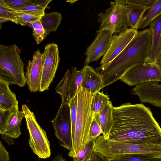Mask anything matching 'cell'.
I'll return each mask as SVG.
<instances>
[{
  "instance_id": "obj_1",
  "label": "cell",
  "mask_w": 161,
  "mask_h": 161,
  "mask_svg": "<svg viewBox=\"0 0 161 161\" xmlns=\"http://www.w3.org/2000/svg\"><path fill=\"white\" fill-rule=\"evenodd\" d=\"M114 124L108 140L146 144H161V128L149 108L126 103L113 107Z\"/></svg>"
},
{
  "instance_id": "obj_2",
  "label": "cell",
  "mask_w": 161,
  "mask_h": 161,
  "mask_svg": "<svg viewBox=\"0 0 161 161\" xmlns=\"http://www.w3.org/2000/svg\"><path fill=\"white\" fill-rule=\"evenodd\" d=\"M152 33L146 29L138 32L123 51L108 65L95 70L102 76L103 88L120 79L134 66L149 62Z\"/></svg>"
},
{
  "instance_id": "obj_3",
  "label": "cell",
  "mask_w": 161,
  "mask_h": 161,
  "mask_svg": "<svg viewBox=\"0 0 161 161\" xmlns=\"http://www.w3.org/2000/svg\"><path fill=\"white\" fill-rule=\"evenodd\" d=\"M94 93L80 86L77 92V112L74 136L68 156L75 158L78 153L90 142L89 132L93 120L91 106Z\"/></svg>"
},
{
  "instance_id": "obj_4",
  "label": "cell",
  "mask_w": 161,
  "mask_h": 161,
  "mask_svg": "<svg viewBox=\"0 0 161 161\" xmlns=\"http://www.w3.org/2000/svg\"><path fill=\"white\" fill-rule=\"evenodd\" d=\"M21 49L16 44L0 45V80L24 87L26 84Z\"/></svg>"
},
{
  "instance_id": "obj_5",
  "label": "cell",
  "mask_w": 161,
  "mask_h": 161,
  "mask_svg": "<svg viewBox=\"0 0 161 161\" xmlns=\"http://www.w3.org/2000/svg\"><path fill=\"white\" fill-rule=\"evenodd\" d=\"M110 6L104 12L98 14V22L100 24L98 33L103 30H108L114 34L126 31L129 24L125 7L121 0L110 2Z\"/></svg>"
},
{
  "instance_id": "obj_6",
  "label": "cell",
  "mask_w": 161,
  "mask_h": 161,
  "mask_svg": "<svg viewBox=\"0 0 161 161\" xmlns=\"http://www.w3.org/2000/svg\"><path fill=\"white\" fill-rule=\"evenodd\" d=\"M21 110L25 115L30 136L29 145L31 149L39 158L49 157L51 154L50 145L45 131L39 125L34 113L28 107L23 105Z\"/></svg>"
},
{
  "instance_id": "obj_7",
  "label": "cell",
  "mask_w": 161,
  "mask_h": 161,
  "mask_svg": "<svg viewBox=\"0 0 161 161\" xmlns=\"http://www.w3.org/2000/svg\"><path fill=\"white\" fill-rule=\"evenodd\" d=\"M120 79L129 86L161 81V68L154 62L140 64L129 70Z\"/></svg>"
},
{
  "instance_id": "obj_8",
  "label": "cell",
  "mask_w": 161,
  "mask_h": 161,
  "mask_svg": "<svg viewBox=\"0 0 161 161\" xmlns=\"http://www.w3.org/2000/svg\"><path fill=\"white\" fill-rule=\"evenodd\" d=\"M42 58V71L39 91L40 92L48 90L55 77L60 59L57 45L52 42L45 45Z\"/></svg>"
},
{
  "instance_id": "obj_9",
  "label": "cell",
  "mask_w": 161,
  "mask_h": 161,
  "mask_svg": "<svg viewBox=\"0 0 161 161\" xmlns=\"http://www.w3.org/2000/svg\"><path fill=\"white\" fill-rule=\"evenodd\" d=\"M60 145L70 151L72 147L71 122L69 104L60 105L55 118L51 121Z\"/></svg>"
},
{
  "instance_id": "obj_10",
  "label": "cell",
  "mask_w": 161,
  "mask_h": 161,
  "mask_svg": "<svg viewBox=\"0 0 161 161\" xmlns=\"http://www.w3.org/2000/svg\"><path fill=\"white\" fill-rule=\"evenodd\" d=\"M84 73L83 68L78 70L75 67L71 68V72L68 69L64 76L55 88V92L60 96L61 105L68 104L76 94L80 86Z\"/></svg>"
},
{
  "instance_id": "obj_11",
  "label": "cell",
  "mask_w": 161,
  "mask_h": 161,
  "mask_svg": "<svg viewBox=\"0 0 161 161\" xmlns=\"http://www.w3.org/2000/svg\"><path fill=\"white\" fill-rule=\"evenodd\" d=\"M138 31L131 28L113 35L109 48L103 57L100 67H104L110 63L125 48Z\"/></svg>"
},
{
  "instance_id": "obj_12",
  "label": "cell",
  "mask_w": 161,
  "mask_h": 161,
  "mask_svg": "<svg viewBox=\"0 0 161 161\" xmlns=\"http://www.w3.org/2000/svg\"><path fill=\"white\" fill-rule=\"evenodd\" d=\"M114 33L108 30L102 31L98 33L84 53L86 56L85 65L97 61L108 50Z\"/></svg>"
},
{
  "instance_id": "obj_13",
  "label": "cell",
  "mask_w": 161,
  "mask_h": 161,
  "mask_svg": "<svg viewBox=\"0 0 161 161\" xmlns=\"http://www.w3.org/2000/svg\"><path fill=\"white\" fill-rule=\"evenodd\" d=\"M131 93L137 95L141 103H147L161 108V84L157 82H150L136 86Z\"/></svg>"
},
{
  "instance_id": "obj_14",
  "label": "cell",
  "mask_w": 161,
  "mask_h": 161,
  "mask_svg": "<svg viewBox=\"0 0 161 161\" xmlns=\"http://www.w3.org/2000/svg\"><path fill=\"white\" fill-rule=\"evenodd\" d=\"M42 71V54L39 50L34 52L29 60L25 72L26 83L31 92L39 91Z\"/></svg>"
},
{
  "instance_id": "obj_15",
  "label": "cell",
  "mask_w": 161,
  "mask_h": 161,
  "mask_svg": "<svg viewBox=\"0 0 161 161\" xmlns=\"http://www.w3.org/2000/svg\"><path fill=\"white\" fill-rule=\"evenodd\" d=\"M83 68L81 87L91 90L94 93L104 88L102 77L94 69L88 65H85Z\"/></svg>"
},
{
  "instance_id": "obj_16",
  "label": "cell",
  "mask_w": 161,
  "mask_h": 161,
  "mask_svg": "<svg viewBox=\"0 0 161 161\" xmlns=\"http://www.w3.org/2000/svg\"><path fill=\"white\" fill-rule=\"evenodd\" d=\"M125 6L130 28L137 30L143 16L149 8L134 2L133 0H121Z\"/></svg>"
},
{
  "instance_id": "obj_17",
  "label": "cell",
  "mask_w": 161,
  "mask_h": 161,
  "mask_svg": "<svg viewBox=\"0 0 161 161\" xmlns=\"http://www.w3.org/2000/svg\"><path fill=\"white\" fill-rule=\"evenodd\" d=\"M24 118H25V114L22 110L19 111L18 106L13 108L10 111L3 134L13 138H18L21 133L20 126Z\"/></svg>"
},
{
  "instance_id": "obj_18",
  "label": "cell",
  "mask_w": 161,
  "mask_h": 161,
  "mask_svg": "<svg viewBox=\"0 0 161 161\" xmlns=\"http://www.w3.org/2000/svg\"><path fill=\"white\" fill-rule=\"evenodd\" d=\"M150 28L152 33V40L149 62L153 63L161 48V14L153 20Z\"/></svg>"
},
{
  "instance_id": "obj_19",
  "label": "cell",
  "mask_w": 161,
  "mask_h": 161,
  "mask_svg": "<svg viewBox=\"0 0 161 161\" xmlns=\"http://www.w3.org/2000/svg\"><path fill=\"white\" fill-rule=\"evenodd\" d=\"M113 107L111 101L109 100L98 114L99 124L101 129L103 136L106 140L109 139L110 133L113 125Z\"/></svg>"
},
{
  "instance_id": "obj_20",
  "label": "cell",
  "mask_w": 161,
  "mask_h": 161,
  "mask_svg": "<svg viewBox=\"0 0 161 161\" xmlns=\"http://www.w3.org/2000/svg\"><path fill=\"white\" fill-rule=\"evenodd\" d=\"M9 85L0 80V111H10L18 106L15 94L10 90Z\"/></svg>"
},
{
  "instance_id": "obj_21",
  "label": "cell",
  "mask_w": 161,
  "mask_h": 161,
  "mask_svg": "<svg viewBox=\"0 0 161 161\" xmlns=\"http://www.w3.org/2000/svg\"><path fill=\"white\" fill-rule=\"evenodd\" d=\"M60 13L53 12L45 13L42 16L40 21L46 32L48 35L52 31H56L62 19Z\"/></svg>"
},
{
  "instance_id": "obj_22",
  "label": "cell",
  "mask_w": 161,
  "mask_h": 161,
  "mask_svg": "<svg viewBox=\"0 0 161 161\" xmlns=\"http://www.w3.org/2000/svg\"><path fill=\"white\" fill-rule=\"evenodd\" d=\"M161 14V0H157L154 5L144 14L138 27L142 29L150 25L153 20Z\"/></svg>"
},
{
  "instance_id": "obj_23",
  "label": "cell",
  "mask_w": 161,
  "mask_h": 161,
  "mask_svg": "<svg viewBox=\"0 0 161 161\" xmlns=\"http://www.w3.org/2000/svg\"><path fill=\"white\" fill-rule=\"evenodd\" d=\"M109 99L108 95L105 94L103 92H97L94 94L91 106L93 118L103 108Z\"/></svg>"
},
{
  "instance_id": "obj_24",
  "label": "cell",
  "mask_w": 161,
  "mask_h": 161,
  "mask_svg": "<svg viewBox=\"0 0 161 161\" xmlns=\"http://www.w3.org/2000/svg\"><path fill=\"white\" fill-rule=\"evenodd\" d=\"M107 161H161V158H155L139 154H128L107 158Z\"/></svg>"
},
{
  "instance_id": "obj_25",
  "label": "cell",
  "mask_w": 161,
  "mask_h": 161,
  "mask_svg": "<svg viewBox=\"0 0 161 161\" xmlns=\"http://www.w3.org/2000/svg\"><path fill=\"white\" fill-rule=\"evenodd\" d=\"M96 139L90 141L86 146L80 150L74 161H89L92 157L94 152Z\"/></svg>"
},
{
  "instance_id": "obj_26",
  "label": "cell",
  "mask_w": 161,
  "mask_h": 161,
  "mask_svg": "<svg viewBox=\"0 0 161 161\" xmlns=\"http://www.w3.org/2000/svg\"><path fill=\"white\" fill-rule=\"evenodd\" d=\"M33 28L32 35L37 44L40 43L48 34L42 26L40 19L31 22Z\"/></svg>"
},
{
  "instance_id": "obj_27",
  "label": "cell",
  "mask_w": 161,
  "mask_h": 161,
  "mask_svg": "<svg viewBox=\"0 0 161 161\" xmlns=\"http://www.w3.org/2000/svg\"><path fill=\"white\" fill-rule=\"evenodd\" d=\"M78 98L77 93L70 101L68 104L69 106L71 122L72 141L75 134L77 112Z\"/></svg>"
},
{
  "instance_id": "obj_28",
  "label": "cell",
  "mask_w": 161,
  "mask_h": 161,
  "mask_svg": "<svg viewBox=\"0 0 161 161\" xmlns=\"http://www.w3.org/2000/svg\"><path fill=\"white\" fill-rule=\"evenodd\" d=\"M12 13L16 17L18 24L22 26H24L25 22H32L40 20L41 17L15 11H13Z\"/></svg>"
},
{
  "instance_id": "obj_29",
  "label": "cell",
  "mask_w": 161,
  "mask_h": 161,
  "mask_svg": "<svg viewBox=\"0 0 161 161\" xmlns=\"http://www.w3.org/2000/svg\"><path fill=\"white\" fill-rule=\"evenodd\" d=\"M14 11L4 3L3 0H0V18L5 19L18 24L16 19L12 13Z\"/></svg>"
},
{
  "instance_id": "obj_30",
  "label": "cell",
  "mask_w": 161,
  "mask_h": 161,
  "mask_svg": "<svg viewBox=\"0 0 161 161\" xmlns=\"http://www.w3.org/2000/svg\"><path fill=\"white\" fill-rule=\"evenodd\" d=\"M6 5L11 9L16 11L19 8L35 5L32 0H3Z\"/></svg>"
},
{
  "instance_id": "obj_31",
  "label": "cell",
  "mask_w": 161,
  "mask_h": 161,
  "mask_svg": "<svg viewBox=\"0 0 161 161\" xmlns=\"http://www.w3.org/2000/svg\"><path fill=\"white\" fill-rule=\"evenodd\" d=\"M45 8L34 5L22 7L15 11L28 14L35 16L42 17L45 14Z\"/></svg>"
},
{
  "instance_id": "obj_32",
  "label": "cell",
  "mask_w": 161,
  "mask_h": 161,
  "mask_svg": "<svg viewBox=\"0 0 161 161\" xmlns=\"http://www.w3.org/2000/svg\"><path fill=\"white\" fill-rule=\"evenodd\" d=\"M102 134L101 127L96 120L93 118L91 124L89 132V141L96 139Z\"/></svg>"
},
{
  "instance_id": "obj_33",
  "label": "cell",
  "mask_w": 161,
  "mask_h": 161,
  "mask_svg": "<svg viewBox=\"0 0 161 161\" xmlns=\"http://www.w3.org/2000/svg\"><path fill=\"white\" fill-rule=\"evenodd\" d=\"M11 111V110H10ZM10 111H0V133L3 134Z\"/></svg>"
},
{
  "instance_id": "obj_34",
  "label": "cell",
  "mask_w": 161,
  "mask_h": 161,
  "mask_svg": "<svg viewBox=\"0 0 161 161\" xmlns=\"http://www.w3.org/2000/svg\"><path fill=\"white\" fill-rule=\"evenodd\" d=\"M8 153L5 147L2 143L0 142V161H10Z\"/></svg>"
},
{
  "instance_id": "obj_35",
  "label": "cell",
  "mask_w": 161,
  "mask_h": 161,
  "mask_svg": "<svg viewBox=\"0 0 161 161\" xmlns=\"http://www.w3.org/2000/svg\"><path fill=\"white\" fill-rule=\"evenodd\" d=\"M89 161H107V158L94 151L92 157Z\"/></svg>"
},
{
  "instance_id": "obj_36",
  "label": "cell",
  "mask_w": 161,
  "mask_h": 161,
  "mask_svg": "<svg viewBox=\"0 0 161 161\" xmlns=\"http://www.w3.org/2000/svg\"><path fill=\"white\" fill-rule=\"evenodd\" d=\"M35 5L46 8L48 4L52 0H32Z\"/></svg>"
},
{
  "instance_id": "obj_37",
  "label": "cell",
  "mask_w": 161,
  "mask_h": 161,
  "mask_svg": "<svg viewBox=\"0 0 161 161\" xmlns=\"http://www.w3.org/2000/svg\"><path fill=\"white\" fill-rule=\"evenodd\" d=\"M1 136L2 139L4 140L9 145H13L14 144V142L13 140V138L6 136L4 134H1Z\"/></svg>"
},
{
  "instance_id": "obj_38",
  "label": "cell",
  "mask_w": 161,
  "mask_h": 161,
  "mask_svg": "<svg viewBox=\"0 0 161 161\" xmlns=\"http://www.w3.org/2000/svg\"><path fill=\"white\" fill-rule=\"evenodd\" d=\"M154 63L161 68V48L157 55Z\"/></svg>"
},
{
  "instance_id": "obj_39",
  "label": "cell",
  "mask_w": 161,
  "mask_h": 161,
  "mask_svg": "<svg viewBox=\"0 0 161 161\" xmlns=\"http://www.w3.org/2000/svg\"><path fill=\"white\" fill-rule=\"evenodd\" d=\"M53 161H67L60 154H58L53 159Z\"/></svg>"
},
{
  "instance_id": "obj_40",
  "label": "cell",
  "mask_w": 161,
  "mask_h": 161,
  "mask_svg": "<svg viewBox=\"0 0 161 161\" xmlns=\"http://www.w3.org/2000/svg\"><path fill=\"white\" fill-rule=\"evenodd\" d=\"M6 21H9L8 20L2 18H0V29H1L2 26L3 24V23L4 22Z\"/></svg>"
}]
</instances>
